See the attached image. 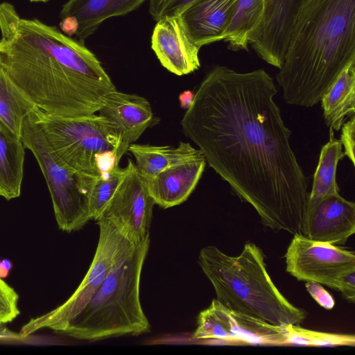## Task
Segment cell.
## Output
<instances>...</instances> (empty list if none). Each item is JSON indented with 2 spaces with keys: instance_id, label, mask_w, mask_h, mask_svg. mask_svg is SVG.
Masks as SVG:
<instances>
[{
  "instance_id": "6da1fadb",
  "label": "cell",
  "mask_w": 355,
  "mask_h": 355,
  "mask_svg": "<svg viewBox=\"0 0 355 355\" xmlns=\"http://www.w3.org/2000/svg\"><path fill=\"white\" fill-rule=\"evenodd\" d=\"M277 89L263 69L237 72L213 67L181 120L184 135L241 202L275 231L300 233L308 178L290 144L274 98Z\"/></svg>"
},
{
  "instance_id": "7a4b0ae2",
  "label": "cell",
  "mask_w": 355,
  "mask_h": 355,
  "mask_svg": "<svg viewBox=\"0 0 355 355\" xmlns=\"http://www.w3.org/2000/svg\"><path fill=\"white\" fill-rule=\"evenodd\" d=\"M0 67L42 112L76 118L98 112L116 90L109 75L85 43L38 19L22 18L0 3Z\"/></svg>"
},
{
  "instance_id": "3957f363",
  "label": "cell",
  "mask_w": 355,
  "mask_h": 355,
  "mask_svg": "<svg viewBox=\"0 0 355 355\" xmlns=\"http://www.w3.org/2000/svg\"><path fill=\"white\" fill-rule=\"evenodd\" d=\"M355 61V0H305L276 79L288 104L311 107Z\"/></svg>"
},
{
  "instance_id": "277c9868",
  "label": "cell",
  "mask_w": 355,
  "mask_h": 355,
  "mask_svg": "<svg viewBox=\"0 0 355 355\" xmlns=\"http://www.w3.org/2000/svg\"><path fill=\"white\" fill-rule=\"evenodd\" d=\"M198 263L216 295L232 311L275 326L300 324L307 313L291 304L275 286L266 270L262 250L248 242L237 256L214 245L202 248Z\"/></svg>"
},
{
  "instance_id": "5b68a950",
  "label": "cell",
  "mask_w": 355,
  "mask_h": 355,
  "mask_svg": "<svg viewBox=\"0 0 355 355\" xmlns=\"http://www.w3.org/2000/svg\"><path fill=\"white\" fill-rule=\"evenodd\" d=\"M150 242L148 236L119 259L96 294L62 334L94 342L150 331L139 293Z\"/></svg>"
},
{
  "instance_id": "8992f818",
  "label": "cell",
  "mask_w": 355,
  "mask_h": 355,
  "mask_svg": "<svg viewBox=\"0 0 355 355\" xmlns=\"http://www.w3.org/2000/svg\"><path fill=\"white\" fill-rule=\"evenodd\" d=\"M35 113L51 150L71 169L98 175L119 166L121 139L114 122L97 113L76 118Z\"/></svg>"
},
{
  "instance_id": "52a82bcc",
  "label": "cell",
  "mask_w": 355,
  "mask_h": 355,
  "mask_svg": "<svg viewBox=\"0 0 355 355\" xmlns=\"http://www.w3.org/2000/svg\"><path fill=\"white\" fill-rule=\"evenodd\" d=\"M37 109L24 119L21 140L35 156L46 180L59 228L76 231L92 220L89 195L99 175L77 172L52 152L36 119Z\"/></svg>"
},
{
  "instance_id": "ba28073f",
  "label": "cell",
  "mask_w": 355,
  "mask_h": 355,
  "mask_svg": "<svg viewBox=\"0 0 355 355\" xmlns=\"http://www.w3.org/2000/svg\"><path fill=\"white\" fill-rule=\"evenodd\" d=\"M100 232L94 259L85 277L62 304L41 316L32 318L20 331L23 337L39 329H50L62 334L96 294L115 263L132 245L108 220L99 218Z\"/></svg>"
},
{
  "instance_id": "9c48e42d",
  "label": "cell",
  "mask_w": 355,
  "mask_h": 355,
  "mask_svg": "<svg viewBox=\"0 0 355 355\" xmlns=\"http://www.w3.org/2000/svg\"><path fill=\"white\" fill-rule=\"evenodd\" d=\"M293 235L285 254L286 271L297 280L338 291L344 275L355 270L354 252L309 239L300 233Z\"/></svg>"
},
{
  "instance_id": "30bf717a",
  "label": "cell",
  "mask_w": 355,
  "mask_h": 355,
  "mask_svg": "<svg viewBox=\"0 0 355 355\" xmlns=\"http://www.w3.org/2000/svg\"><path fill=\"white\" fill-rule=\"evenodd\" d=\"M126 166L125 176L98 219L110 222L128 241L137 245L150 236L155 204L148 191L146 178L135 163L128 159Z\"/></svg>"
},
{
  "instance_id": "8fae6325",
  "label": "cell",
  "mask_w": 355,
  "mask_h": 355,
  "mask_svg": "<svg viewBox=\"0 0 355 355\" xmlns=\"http://www.w3.org/2000/svg\"><path fill=\"white\" fill-rule=\"evenodd\" d=\"M193 338L250 345H286L284 326H275L227 308L214 299L198 314Z\"/></svg>"
},
{
  "instance_id": "7c38bea8",
  "label": "cell",
  "mask_w": 355,
  "mask_h": 355,
  "mask_svg": "<svg viewBox=\"0 0 355 355\" xmlns=\"http://www.w3.org/2000/svg\"><path fill=\"white\" fill-rule=\"evenodd\" d=\"M305 0H264L262 21L249 44L268 64L279 69L291 31Z\"/></svg>"
},
{
  "instance_id": "4fadbf2b",
  "label": "cell",
  "mask_w": 355,
  "mask_h": 355,
  "mask_svg": "<svg viewBox=\"0 0 355 355\" xmlns=\"http://www.w3.org/2000/svg\"><path fill=\"white\" fill-rule=\"evenodd\" d=\"M355 232V204L339 193L308 203L300 234L335 245L345 244Z\"/></svg>"
},
{
  "instance_id": "5bb4252c",
  "label": "cell",
  "mask_w": 355,
  "mask_h": 355,
  "mask_svg": "<svg viewBox=\"0 0 355 355\" xmlns=\"http://www.w3.org/2000/svg\"><path fill=\"white\" fill-rule=\"evenodd\" d=\"M151 48L161 64L177 76L198 70L199 50L188 38L178 17L157 21L151 36Z\"/></svg>"
},
{
  "instance_id": "9a60e30c",
  "label": "cell",
  "mask_w": 355,
  "mask_h": 355,
  "mask_svg": "<svg viewBox=\"0 0 355 355\" xmlns=\"http://www.w3.org/2000/svg\"><path fill=\"white\" fill-rule=\"evenodd\" d=\"M97 113L114 122L119 128L121 158L130 145L140 137L153 120L151 105L146 98L116 89L105 96Z\"/></svg>"
},
{
  "instance_id": "2e32d148",
  "label": "cell",
  "mask_w": 355,
  "mask_h": 355,
  "mask_svg": "<svg viewBox=\"0 0 355 355\" xmlns=\"http://www.w3.org/2000/svg\"><path fill=\"white\" fill-rule=\"evenodd\" d=\"M237 0H196L177 17L188 38L200 48L223 40Z\"/></svg>"
},
{
  "instance_id": "e0dca14e",
  "label": "cell",
  "mask_w": 355,
  "mask_h": 355,
  "mask_svg": "<svg viewBox=\"0 0 355 355\" xmlns=\"http://www.w3.org/2000/svg\"><path fill=\"white\" fill-rule=\"evenodd\" d=\"M206 164L201 154L146 178L155 204L167 209L186 201L197 186Z\"/></svg>"
},
{
  "instance_id": "ac0fdd59",
  "label": "cell",
  "mask_w": 355,
  "mask_h": 355,
  "mask_svg": "<svg viewBox=\"0 0 355 355\" xmlns=\"http://www.w3.org/2000/svg\"><path fill=\"white\" fill-rule=\"evenodd\" d=\"M146 0H68L60 17H74L78 23V40H85L107 19L122 16L138 8Z\"/></svg>"
},
{
  "instance_id": "d6986e66",
  "label": "cell",
  "mask_w": 355,
  "mask_h": 355,
  "mask_svg": "<svg viewBox=\"0 0 355 355\" xmlns=\"http://www.w3.org/2000/svg\"><path fill=\"white\" fill-rule=\"evenodd\" d=\"M326 125L338 131L355 114V61L340 73L320 100Z\"/></svg>"
},
{
  "instance_id": "ffe728a7",
  "label": "cell",
  "mask_w": 355,
  "mask_h": 355,
  "mask_svg": "<svg viewBox=\"0 0 355 355\" xmlns=\"http://www.w3.org/2000/svg\"><path fill=\"white\" fill-rule=\"evenodd\" d=\"M25 148L21 138L0 121V196L7 200L20 196Z\"/></svg>"
},
{
  "instance_id": "44dd1931",
  "label": "cell",
  "mask_w": 355,
  "mask_h": 355,
  "mask_svg": "<svg viewBox=\"0 0 355 355\" xmlns=\"http://www.w3.org/2000/svg\"><path fill=\"white\" fill-rule=\"evenodd\" d=\"M128 151L134 156L136 168L145 178L202 154L198 148L183 141L176 147L133 143Z\"/></svg>"
},
{
  "instance_id": "7402d4cb",
  "label": "cell",
  "mask_w": 355,
  "mask_h": 355,
  "mask_svg": "<svg viewBox=\"0 0 355 355\" xmlns=\"http://www.w3.org/2000/svg\"><path fill=\"white\" fill-rule=\"evenodd\" d=\"M264 13V0H237L223 41L232 51L248 50L250 38L259 28Z\"/></svg>"
},
{
  "instance_id": "603a6c76",
  "label": "cell",
  "mask_w": 355,
  "mask_h": 355,
  "mask_svg": "<svg viewBox=\"0 0 355 355\" xmlns=\"http://www.w3.org/2000/svg\"><path fill=\"white\" fill-rule=\"evenodd\" d=\"M345 156L340 141L335 138L334 130L329 128V139L321 148L307 204L316 202L326 196L339 193L336 179V169L338 162Z\"/></svg>"
},
{
  "instance_id": "cb8c5ba5",
  "label": "cell",
  "mask_w": 355,
  "mask_h": 355,
  "mask_svg": "<svg viewBox=\"0 0 355 355\" xmlns=\"http://www.w3.org/2000/svg\"><path fill=\"white\" fill-rule=\"evenodd\" d=\"M36 108L0 67V121L21 138L24 119Z\"/></svg>"
},
{
  "instance_id": "d4e9b609",
  "label": "cell",
  "mask_w": 355,
  "mask_h": 355,
  "mask_svg": "<svg viewBox=\"0 0 355 355\" xmlns=\"http://www.w3.org/2000/svg\"><path fill=\"white\" fill-rule=\"evenodd\" d=\"M284 328L286 345L348 347L355 345V336L352 334L316 331L302 328L299 324H286Z\"/></svg>"
},
{
  "instance_id": "484cf974",
  "label": "cell",
  "mask_w": 355,
  "mask_h": 355,
  "mask_svg": "<svg viewBox=\"0 0 355 355\" xmlns=\"http://www.w3.org/2000/svg\"><path fill=\"white\" fill-rule=\"evenodd\" d=\"M127 166H119L101 173L94 183L89 195V211L92 220H97L127 173Z\"/></svg>"
},
{
  "instance_id": "4316f807",
  "label": "cell",
  "mask_w": 355,
  "mask_h": 355,
  "mask_svg": "<svg viewBox=\"0 0 355 355\" xmlns=\"http://www.w3.org/2000/svg\"><path fill=\"white\" fill-rule=\"evenodd\" d=\"M19 295L0 278V327L12 322L19 314Z\"/></svg>"
},
{
  "instance_id": "83f0119b",
  "label": "cell",
  "mask_w": 355,
  "mask_h": 355,
  "mask_svg": "<svg viewBox=\"0 0 355 355\" xmlns=\"http://www.w3.org/2000/svg\"><path fill=\"white\" fill-rule=\"evenodd\" d=\"M196 0H150L149 12L157 21L166 18L177 17Z\"/></svg>"
},
{
  "instance_id": "f1b7e54d",
  "label": "cell",
  "mask_w": 355,
  "mask_h": 355,
  "mask_svg": "<svg viewBox=\"0 0 355 355\" xmlns=\"http://www.w3.org/2000/svg\"><path fill=\"white\" fill-rule=\"evenodd\" d=\"M340 129L342 132L340 141L344 148V153L354 166L355 116L349 117V120L344 122Z\"/></svg>"
},
{
  "instance_id": "f546056e",
  "label": "cell",
  "mask_w": 355,
  "mask_h": 355,
  "mask_svg": "<svg viewBox=\"0 0 355 355\" xmlns=\"http://www.w3.org/2000/svg\"><path fill=\"white\" fill-rule=\"evenodd\" d=\"M305 286L311 296L321 306L326 309H331L335 305L334 297L330 293L323 288L322 284L308 281L306 282Z\"/></svg>"
},
{
  "instance_id": "4dcf8cb0",
  "label": "cell",
  "mask_w": 355,
  "mask_h": 355,
  "mask_svg": "<svg viewBox=\"0 0 355 355\" xmlns=\"http://www.w3.org/2000/svg\"><path fill=\"white\" fill-rule=\"evenodd\" d=\"M346 300L355 302V270L347 272L342 279L338 288Z\"/></svg>"
},
{
  "instance_id": "1f68e13d",
  "label": "cell",
  "mask_w": 355,
  "mask_h": 355,
  "mask_svg": "<svg viewBox=\"0 0 355 355\" xmlns=\"http://www.w3.org/2000/svg\"><path fill=\"white\" fill-rule=\"evenodd\" d=\"M59 26L64 35L71 36L76 34L78 29V23L74 17L69 16L62 18Z\"/></svg>"
},
{
  "instance_id": "d6a6232c",
  "label": "cell",
  "mask_w": 355,
  "mask_h": 355,
  "mask_svg": "<svg viewBox=\"0 0 355 355\" xmlns=\"http://www.w3.org/2000/svg\"><path fill=\"white\" fill-rule=\"evenodd\" d=\"M194 96L195 94L190 90H186L182 92L179 95L180 107L186 110L189 109L193 101Z\"/></svg>"
},
{
  "instance_id": "836d02e7",
  "label": "cell",
  "mask_w": 355,
  "mask_h": 355,
  "mask_svg": "<svg viewBox=\"0 0 355 355\" xmlns=\"http://www.w3.org/2000/svg\"><path fill=\"white\" fill-rule=\"evenodd\" d=\"M12 268V263L10 260L4 259L0 261V278L7 277Z\"/></svg>"
},
{
  "instance_id": "e575fe53",
  "label": "cell",
  "mask_w": 355,
  "mask_h": 355,
  "mask_svg": "<svg viewBox=\"0 0 355 355\" xmlns=\"http://www.w3.org/2000/svg\"><path fill=\"white\" fill-rule=\"evenodd\" d=\"M31 1H34V2H46V1H48L49 0H30Z\"/></svg>"
}]
</instances>
